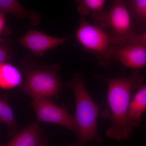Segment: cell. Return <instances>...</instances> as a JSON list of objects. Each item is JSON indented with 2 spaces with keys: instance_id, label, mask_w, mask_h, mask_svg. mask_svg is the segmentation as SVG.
<instances>
[{
  "instance_id": "obj_1",
  "label": "cell",
  "mask_w": 146,
  "mask_h": 146,
  "mask_svg": "<svg viewBox=\"0 0 146 146\" xmlns=\"http://www.w3.org/2000/svg\"><path fill=\"white\" fill-rule=\"evenodd\" d=\"M96 77L104 80L108 85V100L110 111L104 112L103 115L109 119L112 126L106 131V136L117 141L127 139L133 133V128L129 126L127 121L131 94L142 85L145 77L137 69L133 70L130 76L125 78Z\"/></svg>"
},
{
  "instance_id": "obj_2",
  "label": "cell",
  "mask_w": 146,
  "mask_h": 146,
  "mask_svg": "<svg viewBox=\"0 0 146 146\" xmlns=\"http://www.w3.org/2000/svg\"><path fill=\"white\" fill-rule=\"evenodd\" d=\"M25 80L21 86V90L34 98H56L63 85L61 78L58 75L59 67L39 64L27 56L21 62Z\"/></svg>"
},
{
  "instance_id": "obj_3",
  "label": "cell",
  "mask_w": 146,
  "mask_h": 146,
  "mask_svg": "<svg viewBox=\"0 0 146 146\" xmlns=\"http://www.w3.org/2000/svg\"><path fill=\"white\" fill-rule=\"evenodd\" d=\"M66 86L73 90L75 96V117L79 129L77 146H84L92 141L102 142L97 129L99 108L85 88L82 74H75Z\"/></svg>"
},
{
  "instance_id": "obj_4",
  "label": "cell",
  "mask_w": 146,
  "mask_h": 146,
  "mask_svg": "<svg viewBox=\"0 0 146 146\" xmlns=\"http://www.w3.org/2000/svg\"><path fill=\"white\" fill-rule=\"evenodd\" d=\"M93 18L95 25L104 30H109L108 34L114 46H124L134 33L130 13L123 1H113L109 11H103Z\"/></svg>"
},
{
  "instance_id": "obj_5",
  "label": "cell",
  "mask_w": 146,
  "mask_h": 146,
  "mask_svg": "<svg viewBox=\"0 0 146 146\" xmlns=\"http://www.w3.org/2000/svg\"><path fill=\"white\" fill-rule=\"evenodd\" d=\"M76 36L86 50L96 56L101 66L106 68L109 67L115 46L109 34L104 29L90 23L82 18Z\"/></svg>"
},
{
  "instance_id": "obj_6",
  "label": "cell",
  "mask_w": 146,
  "mask_h": 146,
  "mask_svg": "<svg viewBox=\"0 0 146 146\" xmlns=\"http://www.w3.org/2000/svg\"><path fill=\"white\" fill-rule=\"evenodd\" d=\"M31 106L34 109L36 121L59 125L67 128L78 135V127L75 117L48 98H34Z\"/></svg>"
},
{
  "instance_id": "obj_7",
  "label": "cell",
  "mask_w": 146,
  "mask_h": 146,
  "mask_svg": "<svg viewBox=\"0 0 146 146\" xmlns=\"http://www.w3.org/2000/svg\"><path fill=\"white\" fill-rule=\"evenodd\" d=\"M67 39L50 36L42 32L31 30L18 40L6 39L20 43L29 50L35 56L40 57L47 51L63 44Z\"/></svg>"
},
{
  "instance_id": "obj_8",
  "label": "cell",
  "mask_w": 146,
  "mask_h": 146,
  "mask_svg": "<svg viewBox=\"0 0 146 146\" xmlns=\"http://www.w3.org/2000/svg\"><path fill=\"white\" fill-rule=\"evenodd\" d=\"M113 57L127 68L137 69L146 66V47L137 45L114 46Z\"/></svg>"
},
{
  "instance_id": "obj_9",
  "label": "cell",
  "mask_w": 146,
  "mask_h": 146,
  "mask_svg": "<svg viewBox=\"0 0 146 146\" xmlns=\"http://www.w3.org/2000/svg\"><path fill=\"white\" fill-rule=\"evenodd\" d=\"M0 146H48L47 138L37 121L31 123L13 136L8 143Z\"/></svg>"
},
{
  "instance_id": "obj_10",
  "label": "cell",
  "mask_w": 146,
  "mask_h": 146,
  "mask_svg": "<svg viewBox=\"0 0 146 146\" xmlns=\"http://www.w3.org/2000/svg\"><path fill=\"white\" fill-rule=\"evenodd\" d=\"M137 89L130 102L127 116L128 124L131 128L139 125L142 115L146 112V84Z\"/></svg>"
},
{
  "instance_id": "obj_11",
  "label": "cell",
  "mask_w": 146,
  "mask_h": 146,
  "mask_svg": "<svg viewBox=\"0 0 146 146\" xmlns=\"http://www.w3.org/2000/svg\"><path fill=\"white\" fill-rule=\"evenodd\" d=\"M22 73L18 68L9 62L0 64V87L9 90L21 86L23 84Z\"/></svg>"
},
{
  "instance_id": "obj_12",
  "label": "cell",
  "mask_w": 146,
  "mask_h": 146,
  "mask_svg": "<svg viewBox=\"0 0 146 146\" xmlns=\"http://www.w3.org/2000/svg\"><path fill=\"white\" fill-rule=\"evenodd\" d=\"M0 12L13 14L21 19L29 18L34 25L41 22V18L37 13L28 11L16 0H0Z\"/></svg>"
},
{
  "instance_id": "obj_13",
  "label": "cell",
  "mask_w": 146,
  "mask_h": 146,
  "mask_svg": "<svg viewBox=\"0 0 146 146\" xmlns=\"http://www.w3.org/2000/svg\"><path fill=\"white\" fill-rule=\"evenodd\" d=\"M8 94H2L0 96V121L8 129L7 136L13 137L17 131L18 126L15 120L12 108L9 102Z\"/></svg>"
},
{
  "instance_id": "obj_14",
  "label": "cell",
  "mask_w": 146,
  "mask_h": 146,
  "mask_svg": "<svg viewBox=\"0 0 146 146\" xmlns=\"http://www.w3.org/2000/svg\"><path fill=\"white\" fill-rule=\"evenodd\" d=\"M78 11L80 15L86 16L91 13L92 18L101 13L103 10L106 1L104 0H78Z\"/></svg>"
},
{
  "instance_id": "obj_15",
  "label": "cell",
  "mask_w": 146,
  "mask_h": 146,
  "mask_svg": "<svg viewBox=\"0 0 146 146\" xmlns=\"http://www.w3.org/2000/svg\"><path fill=\"white\" fill-rule=\"evenodd\" d=\"M127 3L133 14L146 21V0H132Z\"/></svg>"
},
{
  "instance_id": "obj_16",
  "label": "cell",
  "mask_w": 146,
  "mask_h": 146,
  "mask_svg": "<svg viewBox=\"0 0 146 146\" xmlns=\"http://www.w3.org/2000/svg\"><path fill=\"white\" fill-rule=\"evenodd\" d=\"M4 38L0 39V64L8 62L12 58L11 48L6 42Z\"/></svg>"
},
{
  "instance_id": "obj_17",
  "label": "cell",
  "mask_w": 146,
  "mask_h": 146,
  "mask_svg": "<svg viewBox=\"0 0 146 146\" xmlns=\"http://www.w3.org/2000/svg\"><path fill=\"white\" fill-rule=\"evenodd\" d=\"M126 45H137L146 47V31L141 34L134 33L127 40Z\"/></svg>"
},
{
  "instance_id": "obj_18",
  "label": "cell",
  "mask_w": 146,
  "mask_h": 146,
  "mask_svg": "<svg viewBox=\"0 0 146 146\" xmlns=\"http://www.w3.org/2000/svg\"><path fill=\"white\" fill-rule=\"evenodd\" d=\"M5 13L0 12V35L2 36H7L11 32L10 28L6 25Z\"/></svg>"
}]
</instances>
